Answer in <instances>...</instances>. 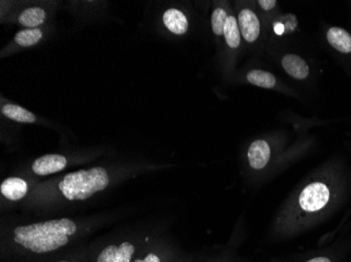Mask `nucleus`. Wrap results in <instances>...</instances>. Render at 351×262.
Wrapping results in <instances>:
<instances>
[{
	"label": "nucleus",
	"mask_w": 351,
	"mask_h": 262,
	"mask_svg": "<svg viewBox=\"0 0 351 262\" xmlns=\"http://www.w3.org/2000/svg\"><path fill=\"white\" fill-rule=\"evenodd\" d=\"M86 228L72 218L16 224L1 236L0 262H52L74 249Z\"/></svg>",
	"instance_id": "f257e3e1"
},
{
	"label": "nucleus",
	"mask_w": 351,
	"mask_h": 262,
	"mask_svg": "<svg viewBox=\"0 0 351 262\" xmlns=\"http://www.w3.org/2000/svg\"><path fill=\"white\" fill-rule=\"evenodd\" d=\"M328 177L317 179L302 189L297 198L295 209L287 213L283 220L282 231H295L308 224L311 218H317L326 212L337 198L336 184Z\"/></svg>",
	"instance_id": "f03ea898"
},
{
	"label": "nucleus",
	"mask_w": 351,
	"mask_h": 262,
	"mask_svg": "<svg viewBox=\"0 0 351 262\" xmlns=\"http://www.w3.org/2000/svg\"><path fill=\"white\" fill-rule=\"evenodd\" d=\"M110 171L102 166L66 173L55 185V191L66 202H84L110 187Z\"/></svg>",
	"instance_id": "7ed1b4c3"
},
{
	"label": "nucleus",
	"mask_w": 351,
	"mask_h": 262,
	"mask_svg": "<svg viewBox=\"0 0 351 262\" xmlns=\"http://www.w3.org/2000/svg\"><path fill=\"white\" fill-rule=\"evenodd\" d=\"M152 242L149 236L108 241L92 248L88 262H133Z\"/></svg>",
	"instance_id": "20e7f679"
},
{
	"label": "nucleus",
	"mask_w": 351,
	"mask_h": 262,
	"mask_svg": "<svg viewBox=\"0 0 351 262\" xmlns=\"http://www.w3.org/2000/svg\"><path fill=\"white\" fill-rule=\"evenodd\" d=\"M191 258L165 244L152 242L133 262H191Z\"/></svg>",
	"instance_id": "39448f33"
},
{
	"label": "nucleus",
	"mask_w": 351,
	"mask_h": 262,
	"mask_svg": "<svg viewBox=\"0 0 351 262\" xmlns=\"http://www.w3.org/2000/svg\"><path fill=\"white\" fill-rule=\"evenodd\" d=\"M68 165L69 161L66 155H45L32 163L31 173L39 177L47 176L61 172Z\"/></svg>",
	"instance_id": "423d86ee"
},
{
	"label": "nucleus",
	"mask_w": 351,
	"mask_h": 262,
	"mask_svg": "<svg viewBox=\"0 0 351 262\" xmlns=\"http://www.w3.org/2000/svg\"><path fill=\"white\" fill-rule=\"evenodd\" d=\"M29 183L23 177H7L0 185L1 196L12 202L23 200L29 193Z\"/></svg>",
	"instance_id": "0eeeda50"
},
{
	"label": "nucleus",
	"mask_w": 351,
	"mask_h": 262,
	"mask_svg": "<svg viewBox=\"0 0 351 262\" xmlns=\"http://www.w3.org/2000/svg\"><path fill=\"white\" fill-rule=\"evenodd\" d=\"M270 157H271V150L267 142L264 140L252 142L247 153L250 168L257 171L263 170L269 163Z\"/></svg>",
	"instance_id": "6e6552de"
},
{
	"label": "nucleus",
	"mask_w": 351,
	"mask_h": 262,
	"mask_svg": "<svg viewBox=\"0 0 351 262\" xmlns=\"http://www.w3.org/2000/svg\"><path fill=\"white\" fill-rule=\"evenodd\" d=\"M238 25L242 37L247 42L257 40L260 35V23L257 15L250 10H243L240 12L238 17Z\"/></svg>",
	"instance_id": "1a4fd4ad"
},
{
	"label": "nucleus",
	"mask_w": 351,
	"mask_h": 262,
	"mask_svg": "<svg viewBox=\"0 0 351 262\" xmlns=\"http://www.w3.org/2000/svg\"><path fill=\"white\" fill-rule=\"evenodd\" d=\"M163 23L169 31L175 35H183L189 29L186 16L179 10L169 9L163 14Z\"/></svg>",
	"instance_id": "9d476101"
},
{
	"label": "nucleus",
	"mask_w": 351,
	"mask_h": 262,
	"mask_svg": "<svg viewBox=\"0 0 351 262\" xmlns=\"http://www.w3.org/2000/svg\"><path fill=\"white\" fill-rule=\"evenodd\" d=\"M282 65H283L285 72L293 78L303 80V79H306L308 77V65L301 57L297 56V55L289 54L284 56Z\"/></svg>",
	"instance_id": "9b49d317"
},
{
	"label": "nucleus",
	"mask_w": 351,
	"mask_h": 262,
	"mask_svg": "<svg viewBox=\"0 0 351 262\" xmlns=\"http://www.w3.org/2000/svg\"><path fill=\"white\" fill-rule=\"evenodd\" d=\"M327 40L329 44L339 52L344 54L351 53V36L345 29L341 27H331L327 33Z\"/></svg>",
	"instance_id": "f8f14e48"
},
{
	"label": "nucleus",
	"mask_w": 351,
	"mask_h": 262,
	"mask_svg": "<svg viewBox=\"0 0 351 262\" xmlns=\"http://www.w3.org/2000/svg\"><path fill=\"white\" fill-rule=\"evenodd\" d=\"M47 14L41 8L33 7L25 9L19 16V23L23 27H29V29H35L45 23Z\"/></svg>",
	"instance_id": "ddd939ff"
},
{
	"label": "nucleus",
	"mask_w": 351,
	"mask_h": 262,
	"mask_svg": "<svg viewBox=\"0 0 351 262\" xmlns=\"http://www.w3.org/2000/svg\"><path fill=\"white\" fill-rule=\"evenodd\" d=\"M1 112L8 119L12 121L19 122V123H34L36 121L34 114L15 104H7L3 106Z\"/></svg>",
	"instance_id": "4468645a"
},
{
	"label": "nucleus",
	"mask_w": 351,
	"mask_h": 262,
	"mask_svg": "<svg viewBox=\"0 0 351 262\" xmlns=\"http://www.w3.org/2000/svg\"><path fill=\"white\" fill-rule=\"evenodd\" d=\"M224 37H226V43L232 49H237L240 45L241 31L239 29L238 21L234 18V16L228 17L226 27H224Z\"/></svg>",
	"instance_id": "2eb2a0df"
},
{
	"label": "nucleus",
	"mask_w": 351,
	"mask_h": 262,
	"mask_svg": "<svg viewBox=\"0 0 351 262\" xmlns=\"http://www.w3.org/2000/svg\"><path fill=\"white\" fill-rule=\"evenodd\" d=\"M43 31L39 29H27L19 31L15 35V42L23 47H32L40 41L43 38Z\"/></svg>",
	"instance_id": "dca6fc26"
},
{
	"label": "nucleus",
	"mask_w": 351,
	"mask_h": 262,
	"mask_svg": "<svg viewBox=\"0 0 351 262\" xmlns=\"http://www.w3.org/2000/svg\"><path fill=\"white\" fill-rule=\"evenodd\" d=\"M250 83L263 88H273L276 86V78L270 73L254 70L247 74Z\"/></svg>",
	"instance_id": "f3484780"
},
{
	"label": "nucleus",
	"mask_w": 351,
	"mask_h": 262,
	"mask_svg": "<svg viewBox=\"0 0 351 262\" xmlns=\"http://www.w3.org/2000/svg\"><path fill=\"white\" fill-rule=\"evenodd\" d=\"M92 248L90 246V247L82 246V247L74 248L68 253L63 254L62 256L52 262H88Z\"/></svg>",
	"instance_id": "a211bd4d"
},
{
	"label": "nucleus",
	"mask_w": 351,
	"mask_h": 262,
	"mask_svg": "<svg viewBox=\"0 0 351 262\" xmlns=\"http://www.w3.org/2000/svg\"><path fill=\"white\" fill-rule=\"evenodd\" d=\"M228 14L224 10L218 8L215 10L212 16L213 31L217 36L224 35V27H226V21H228Z\"/></svg>",
	"instance_id": "6ab92c4d"
},
{
	"label": "nucleus",
	"mask_w": 351,
	"mask_h": 262,
	"mask_svg": "<svg viewBox=\"0 0 351 262\" xmlns=\"http://www.w3.org/2000/svg\"><path fill=\"white\" fill-rule=\"evenodd\" d=\"M279 23L283 27L284 33H291L297 27L298 21L295 15H285Z\"/></svg>",
	"instance_id": "aec40b11"
},
{
	"label": "nucleus",
	"mask_w": 351,
	"mask_h": 262,
	"mask_svg": "<svg viewBox=\"0 0 351 262\" xmlns=\"http://www.w3.org/2000/svg\"><path fill=\"white\" fill-rule=\"evenodd\" d=\"M259 5L262 9L265 10V11H269V10L274 9L276 7L277 1L276 0H260Z\"/></svg>",
	"instance_id": "412c9836"
},
{
	"label": "nucleus",
	"mask_w": 351,
	"mask_h": 262,
	"mask_svg": "<svg viewBox=\"0 0 351 262\" xmlns=\"http://www.w3.org/2000/svg\"><path fill=\"white\" fill-rule=\"evenodd\" d=\"M305 262H333V260L328 256H317V257L311 258Z\"/></svg>",
	"instance_id": "4be33fe9"
}]
</instances>
